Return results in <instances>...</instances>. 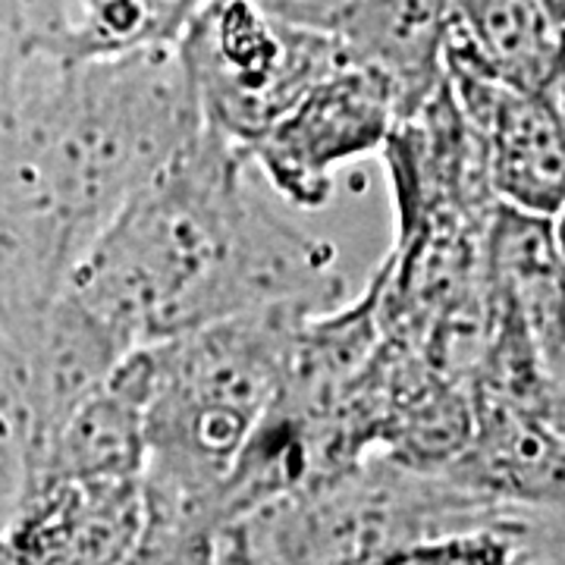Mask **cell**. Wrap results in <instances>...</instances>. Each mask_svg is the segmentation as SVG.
<instances>
[{
    "label": "cell",
    "instance_id": "16",
    "mask_svg": "<svg viewBox=\"0 0 565 565\" xmlns=\"http://www.w3.org/2000/svg\"><path fill=\"white\" fill-rule=\"evenodd\" d=\"M550 226H553V239H556V248H559V255H563L565 262V202L559 204V211L550 217Z\"/></svg>",
    "mask_w": 565,
    "mask_h": 565
},
{
    "label": "cell",
    "instance_id": "17",
    "mask_svg": "<svg viewBox=\"0 0 565 565\" xmlns=\"http://www.w3.org/2000/svg\"><path fill=\"white\" fill-rule=\"evenodd\" d=\"M544 3L550 7V13L565 25V0H544Z\"/></svg>",
    "mask_w": 565,
    "mask_h": 565
},
{
    "label": "cell",
    "instance_id": "9",
    "mask_svg": "<svg viewBox=\"0 0 565 565\" xmlns=\"http://www.w3.org/2000/svg\"><path fill=\"white\" fill-rule=\"evenodd\" d=\"M73 270L22 141L7 70L0 73V340L22 337Z\"/></svg>",
    "mask_w": 565,
    "mask_h": 565
},
{
    "label": "cell",
    "instance_id": "15",
    "mask_svg": "<svg viewBox=\"0 0 565 565\" xmlns=\"http://www.w3.org/2000/svg\"><path fill=\"white\" fill-rule=\"evenodd\" d=\"M330 565H422L415 556H355V559H340Z\"/></svg>",
    "mask_w": 565,
    "mask_h": 565
},
{
    "label": "cell",
    "instance_id": "12",
    "mask_svg": "<svg viewBox=\"0 0 565 565\" xmlns=\"http://www.w3.org/2000/svg\"><path fill=\"white\" fill-rule=\"evenodd\" d=\"M207 0H57L39 54L98 61L177 44Z\"/></svg>",
    "mask_w": 565,
    "mask_h": 565
},
{
    "label": "cell",
    "instance_id": "6",
    "mask_svg": "<svg viewBox=\"0 0 565 565\" xmlns=\"http://www.w3.org/2000/svg\"><path fill=\"white\" fill-rule=\"evenodd\" d=\"M446 85L481 141L487 185L505 207L553 217L565 202V129L537 92L446 54Z\"/></svg>",
    "mask_w": 565,
    "mask_h": 565
},
{
    "label": "cell",
    "instance_id": "4",
    "mask_svg": "<svg viewBox=\"0 0 565 565\" xmlns=\"http://www.w3.org/2000/svg\"><path fill=\"white\" fill-rule=\"evenodd\" d=\"M207 129L248 148L340 66L333 41L262 0H207L177 41Z\"/></svg>",
    "mask_w": 565,
    "mask_h": 565
},
{
    "label": "cell",
    "instance_id": "18",
    "mask_svg": "<svg viewBox=\"0 0 565 565\" xmlns=\"http://www.w3.org/2000/svg\"><path fill=\"white\" fill-rule=\"evenodd\" d=\"M0 565H13V563H10V553H7V546H3V541H0Z\"/></svg>",
    "mask_w": 565,
    "mask_h": 565
},
{
    "label": "cell",
    "instance_id": "7",
    "mask_svg": "<svg viewBox=\"0 0 565 565\" xmlns=\"http://www.w3.org/2000/svg\"><path fill=\"white\" fill-rule=\"evenodd\" d=\"M141 531V478H76L22 490L0 541L13 565H120Z\"/></svg>",
    "mask_w": 565,
    "mask_h": 565
},
{
    "label": "cell",
    "instance_id": "8",
    "mask_svg": "<svg viewBox=\"0 0 565 565\" xmlns=\"http://www.w3.org/2000/svg\"><path fill=\"white\" fill-rule=\"evenodd\" d=\"M449 25V0H333L321 32L340 63L384 88L399 122L446 82Z\"/></svg>",
    "mask_w": 565,
    "mask_h": 565
},
{
    "label": "cell",
    "instance_id": "14",
    "mask_svg": "<svg viewBox=\"0 0 565 565\" xmlns=\"http://www.w3.org/2000/svg\"><path fill=\"white\" fill-rule=\"evenodd\" d=\"M546 550H550V563L565 565V515H556V525L550 527Z\"/></svg>",
    "mask_w": 565,
    "mask_h": 565
},
{
    "label": "cell",
    "instance_id": "11",
    "mask_svg": "<svg viewBox=\"0 0 565 565\" xmlns=\"http://www.w3.org/2000/svg\"><path fill=\"white\" fill-rule=\"evenodd\" d=\"M446 54L490 79L534 92L563 61L565 25L544 0H449Z\"/></svg>",
    "mask_w": 565,
    "mask_h": 565
},
{
    "label": "cell",
    "instance_id": "5",
    "mask_svg": "<svg viewBox=\"0 0 565 565\" xmlns=\"http://www.w3.org/2000/svg\"><path fill=\"white\" fill-rule=\"evenodd\" d=\"M396 110L371 76L340 63L245 148L252 167L296 207H321L345 163L384 148Z\"/></svg>",
    "mask_w": 565,
    "mask_h": 565
},
{
    "label": "cell",
    "instance_id": "10",
    "mask_svg": "<svg viewBox=\"0 0 565 565\" xmlns=\"http://www.w3.org/2000/svg\"><path fill=\"white\" fill-rule=\"evenodd\" d=\"M148 352L132 349L22 471V490L76 478H141ZM20 490V493H22Z\"/></svg>",
    "mask_w": 565,
    "mask_h": 565
},
{
    "label": "cell",
    "instance_id": "1",
    "mask_svg": "<svg viewBox=\"0 0 565 565\" xmlns=\"http://www.w3.org/2000/svg\"><path fill=\"white\" fill-rule=\"evenodd\" d=\"M252 170L243 145L202 126L63 286L132 349L264 308L345 302L337 245L280 217Z\"/></svg>",
    "mask_w": 565,
    "mask_h": 565
},
{
    "label": "cell",
    "instance_id": "2",
    "mask_svg": "<svg viewBox=\"0 0 565 565\" xmlns=\"http://www.w3.org/2000/svg\"><path fill=\"white\" fill-rule=\"evenodd\" d=\"M22 141L73 267L204 126L177 44L7 66Z\"/></svg>",
    "mask_w": 565,
    "mask_h": 565
},
{
    "label": "cell",
    "instance_id": "3",
    "mask_svg": "<svg viewBox=\"0 0 565 565\" xmlns=\"http://www.w3.org/2000/svg\"><path fill=\"white\" fill-rule=\"evenodd\" d=\"M308 315L264 308L145 345V512L221 522L217 490L274 403L292 337Z\"/></svg>",
    "mask_w": 565,
    "mask_h": 565
},
{
    "label": "cell",
    "instance_id": "13",
    "mask_svg": "<svg viewBox=\"0 0 565 565\" xmlns=\"http://www.w3.org/2000/svg\"><path fill=\"white\" fill-rule=\"evenodd\" d=\"M262 3L270 7L274 13H280L282 20H292L299 22V25H308V29L321 32V22L333 0H262Z\"/></svg>",
    "mask_w": 565,
    "mask_h": 565
}]
</instances>
